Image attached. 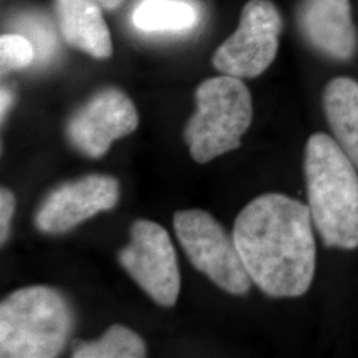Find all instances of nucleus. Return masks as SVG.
<instances>
[{
    "instance_id": "1",
    "label": "nucleus",
    "mask_w": 358,
    "mask_h": 358,
    "mask_svg": "<svg viewBox=\"0 0 358 358\" xmlns=\"http://www.w3.org/2000/svg\"><path fill=\"white\" fill-rule=\"evenodd\" d=\"M232 236L252 282L269 297L307 294L316 271L313 219L303 202L260 195L236 217Z\"/></svg>"
},
{
    "instance_id": "2",
    "label": "nucleus",
    "mask_w": 358,
    "mask_h": 358,
    "mask_svg": "<svg viewBox=\"0 0 358 358\" xmlns=\"http://www.w3.org/2000/svg\"><path fill=\"white\" fill-rule=\"evenodd\" d=\"M308 207L322 243L358 248L357 167L325 133L308 138L304 155Z\"/></svg>"
},
{
    "instance_id": "3",
    "label": "nucleus",
    "mask_w": 358,
    "mask_h": 358,
    "mask_svg": "<svg viewBox=\"0 0 358 358\" xmlns=\"http://www.w3.org/2000/svg\"><path fill=\"white\" fill-rule=\"evenodd\" d=\"M73 325V310L60 291L45 285L17 289L0 304V356L57 357Z\"/></svg>"
},
{
    "instance_id": "4",
    "label": "nucleus",
    "mask_w": 358,
    "mask_h": 358,
    "mask_svg": "<svg viewBox=\"0 0 358 358\" xmlns=\"http://www.w3.org/2000/svg\"><path fill=\"white\" fill-rule=\"evenodd\" d=\"M196 110L185 127V141L198 164L241 146L252 122V99L238 77H211L195 90Z\"/></svg>"
},
{
    "instance_id": "5",
    "label": "nucleus",
    "mask_w": 358,
    "mask_h": 358,
    "mask_svg": "<svg viewBox=\"0 0 358 358\" xmlns=\"http://www.w3.org/2000/svg\"><path fill=\"white\" fill-rule=\"evenodd\" d=\"M174 230L195 268L229 294H248L252 280L234 236L215 217L202 210L178 211L174 214Z\"/></svg>"
},
{
    "instance_id": "6",
    "label": "nucleus",
    "mask_w": 358,
    "mask_h": 358,
    "mask_svg": "<svg viewBox=\"0 0 358 358\" xmlns=\"http://www.w3.org/2000/svg\"><path fill=\"white\" fill-rule=\"evenodd\" d=\"M282 31V15L272 1H247L236 31L213 56L214 68L238 78L260 76L278 55Z\"/></svg>"
},
{
    "instance_id": "7",
    "label": "nucleus",
    "mask_w": 358,
    "mask_h": 358,
    "mask_svg": "<svg viewBox=\"0 0 358 358\" xmlns=\"http://www.w3.org/2000/svg\"><path fill=\"white\" fill-rule=\"evenodd\" d=\"M122 268L158 306H176L180 291L177 254L161 224L138 219L131 224L130 242L120 254Z\"/></svg>"
},
{
    "instance_id": "8",
    "label": "nucleus",
    "mask_w": 358,
    "mask_h": 358,
    "mask_svg": "<svg viewBox=\"0 0 358 358\" xmlns=\"http://www.w3.org/2000/svg\"><path fill=\"white\" fill-rule=\"evenodd\" d=\"M137 109L128 94L106 88L93 94L68 120L65 133L72 148L88 158H101L112 143L138 127Z\"/></svg>"
},
{
    "instance_id": "9",
    "label": "nucleus",
    "mask_w": 358,
    "mask_h": 358,
    "mask_svg": "<svg viewBox=\"0 0 358 358\" xmlns=\"http://www.w3.org/2000/svg\"><path fill=\"white\" fill-rule=\"evenodd\" d=\"M120 199V182L110 176L90 174L65 182L47 195L35 215L44 234H64L96 214L113 208Z\"/></svg>"
},
{
    "instance_id": "10",
    "label": "nucleus",
    "mask_w": 358,
    "mask_h": 358,
    "mask_svg": "<svg viewBox=\"0 0 358 358\" xmlns=\"http://www.w3.org/2000/svg\"><path fill=\"white\" fill-rule=\"evenodd\" d=\"M296 26L308 45L321 56L338 63L355 59L358 35L350 0H299Z\"/></svg>"
},
{
    "instance_id": "11",
    "label": "nucleus",
    "mask_w": 358,
    "mask_h": 358,
    "mask_svg": "<svg viewBox=\"0 0 358 358\" xmlns=\"http://www.w3.org/2000/svg\"><path fill=\"white\" fill-rule=\"evenodd\" d=\"M101 8L97 0H55L62 38L71 47L94 59H108L113 52Z\"/></svg>"
},
{
    "instance_id": "12",
    "label": "nucleus",
    "mask_w": 358,
    "mask_h": 358,
    "mask_svg": "<svg viewBox=\"0 0 358 358\" xmlns=\"http://www.w3.org/2000/svg\"><path fill=\"white\" fill-rule=\"evenodd\" d=\"M322 108L334 141L358 169V81L332 78L322 92Z\"/></svg>"
},
{
    "instance_id": "13",
    "label": "nucleus",
    "mask_w": 358,
    "mask_h": 358,
    "mask_svg": "<svg viewBox=\"0 0 358 358\" xmlns=\"http://www.w3.org/2000/svg\"><path fill=\"white\" fill-rule=\"evenodd\" d=\"M131 22L145 32H177L195 26L198 13L182 0H145L134 10Z\"/></svg>"
},
{
    "instance_id": "14",
    "label": "nucleus",
    "mask_w": 358,
    "mask_h": 358,
    "mask_svg": "<svg viewBox=\"0 0 358 358\" xmlns=\"http://www.w3.org/2000/svg\"><path fill=\"white\" fill-rule=\"evenodd\" d=\"M71 350L73 358H141L146 356V346L141 337L120 324L109 327L99 340L72 341Z\"/></svg>"
},
{
    "instance_id": "15",
    "label": "nucleus",
    "mask_w": 358,
    "mask_h": 358,
    "mask_svg": "<svg viewBox=\"0 0 358 358\" xmlns=\"http://www.w3.org/2000/svg\"><path fill=\"white\" fill-rule=\"evenodd\" d=\"M35 59V48L28 38L16 34H4L0 38L1 73L23 69Z\"/></svg>"
},
{
    "instance_id": "16",
    "label": "nucleus",
    "mask_w": 358,
    "mask_h": 358,
    "mask_svg": "<svg viewBox=\"0 0 358 358\" xmlns=\"http://www.w3.org/2000/svg\"><path fill=\"white\" fill-rule=\"evenodd\" d=\"M15 206L16 202H15L13 192L6 187H1L0 190V242L1 244L6 243L8 239Z\"/></svg>"
},
{
    "instance_id": "17",
    "label": "nucleus",
    "mask_w": 358,
    "mask_h": 358,
    "mask_svg": "<svg viewBox=\"0 0 358 358\" xmlns=\"http://www.w3.org/2000/svg\"><path fill=\"white\" fill-rule=\"evenodd\" d=\"M13 101V93L6 88H1V96H0V113H1V120L4 115H7L8 109L11 108V103Z\"/></svg>"
},
{
    "instance_id": "18",
    "label": "nucleus",
    "mask_w": 358,
    "mask_h": 358,
    "mask_svg": "<svg viewBox=\"0 0 358 358\" xmlns=\"http://www.w3.org/2000/svg\"><path fill=\"white\" fill-rule=\"evenodd\" d=\"M97 1L101 4V7L105 10L115 11L125 0H97Z\"/></svg>"
}]
</instances>
